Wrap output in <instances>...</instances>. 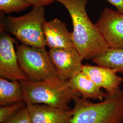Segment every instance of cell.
<instances>
[{
	"mask_svg": "<svg viewBox=\"0 0 123 123\" xmlns=\"http://www.w3.org/2000/svg\"><path fill=\"white\" fill-rule=\"evenodd\" d=\"M26 105V102L22 101L9 105L0 106V123H3L7 119L12 117Z\"/></svg>",
	"mask_w": 123,
	"mask_h": 123,
	"instance_id": "obj_16",
	"label": "cell"
},
{
	"mask_svg": "<svg viewBox=\"0 0 123 123\" xmlns=\"http://www.w3.org/2000/svg\"><path fill=\"white\" fill-rule=\"evenodd\" d=\"M26 1L31 5V6H49L52 4L55 0H26Z\"/></svg>",
	"mask_w": 123,
	"mask_h": 123,
	"instance_id": "obj_18",
	"label": "cell"
},
{
	"mask_svg": "<svg viewBox=\"0 0 123 123\" xmlns=\"http://www.w3.org/2000/svg\"><path fill=\"white\" fill-rule=\"evenodd\" d=\"M92 61L98 65L115 69L123 74V49L110 48Z\"/></svg>",
	"mask_w": 123,
	"mask_h": 123,
	"instance_id": "obj_14",
	"label": "cell"
},
{
	"mask_svg": "<svg viewBox=\"0 0 123 123\" xmlns=\"http://www.w3.org/2000/svg\"><path fill=\"white\" fill-rule=\"evenodd\" d=\"M114 5L116 7L117 11L123 14V0H105Z\"/></svg>",
	"mask_w": 123,
	"mask_h": 123,
	"instance_id": "obj_19",
	"label": "cell"
},
{
	"mask_svg": "<svg viewBox=\"0 0 123 123\" xmlns=\"http://www.w3.org/2000/svg\"><path fill=\"white\" fill-rule=\"evenodd\" d=\"M45 6H33L26 14L14 17L9 16L0 24V30L15 36L21 43L38 48L46 47L43 26L46 22Z\"/></svg>",
	"mask_w": 123,
	"mask_h": 123,
	"instance_id": "obj_4",
	"label": "cell"
},
{
	"mask_svg": "<svg viewBox=\"0 0 123 123\" xmlns=\"http://www.w3.org/2000/svg\"><path fill=\"white\" fill-rule=\"evenodd\" d=\"M82 71L99 88L105 89L108 93L115 92L123 82V78L117 75V71L110 68L85 64L83 65Z\"/></svg>",
	"mask_w": 123,
	"mask_h": 123,
	"instance_id": "obj_11",
	"label": "cell"
},
{
	"mask_svg": "<svg viewBox=\"0 0 123 123\" xmlns=\"http://www.w3.org/2000/svg\"><path fill=\"white\" fill-rule=\"evenodd\" d=\"M100 102L82 97L74 98L71 123H123V90L120 88Z\"/></svg>",
	"mask_w": 123,
	"mask_h": 123,
	"instance_id": "obj_2",
	"label": "cell"
},
{
	"mask_svg": "<svg viewBox=\"0 0 123 123\" xmlns=\"http://www.w3.org/2000/svg\"><path fill=\"white\" fill-rule=\"evenodd\" d=\"M17 42L3 30L0 36V77L10 81L29 80L18 64L14 49Z\"/></svg>",
	"mask_w": 123,
	"mask_h": 123,
	"instance_id": "obj_6",
	"label": "cell"
},
{
	"mask_svg": "<svg viewBox=\"0 0 123 123\" xmlns=\"http://www.w3.org/2000/svg\"><path fill=\"white\" fill-rule=\"evenodd\" d=\"M49 53L60 80L68 81L82 71L84 59L75 47L52 49Z\"/></svg>",
	"mask_w": 123,
	"mask_h": 123,
	"instance_id": "obj_7",
	"label": "cell"
},
{
	"mask_svg": "<svg viewBox=\"0 0 123 123\" xmlns=\"http://www.w3.org/2000/svg\"><path fill=\"white\" fill-rule=\"evenodd\" d=\"M19 82L26 104H42L70 110L69 104L75 98L81 97L78 91L69 87L68 81L59 79L39 82L23 80Z\"/></svg>",
	"mask_w": 123,
	"mask_h": 123,
	"instance_id": "obj_3",
	"label": "cell"
},
{
	"mask_svg": "<svg viewBox=\"0 0 123 123\" xmlns=\"http://www.w3.org/2000/svg\"><path fill=\"white\" fill-rule=\"evenodd\" d=\"M43 31L46 46L49 49H66L74 47L72 32L68 30L66 24L55 18L46 22Z\"/></svg>",
	"mask_w": 123,
	"mask_h": 123,
	"instance_id": "obj_10",
	"label": "cell"
},
{
	"mask_svg": "<svg viewBox=\"0 0 123 123\" xmlns=\"http://www.w3.org/2000/svg\"><path fill=\"white\" fill-rule=\"evenodd\" d=\"M32 123H71L74 110H66L45 105L26 104Z\"/></svg>",
	"mask_w": 123,
	"mask_h": 123,
	"instance_id": "obj_9",
	"label": "cell"
},
{
	"mask_svg": "<svg viewBox=\"0 0 123 123\" xmlns=\"http://www.w3.org/2000/svg\"><path fill=\"white\" fill-rule=\"evenodd\" d=\"M24 101L22 88L19 81L0 78V106L9 105Z\"/></svg>",
	"mask_w": 123,
	"mask_h": 123,
	"instance_id": "obj_13",
	"label": "cell"
},
{
	"mask_svg": "<svg viewBox=\"0 0 123 123\" xmlns=\"http://www.w3.org/2000/svg\"><path fill=\"white\" fill-rule=\"evenodd\" d=\"M2 123H32L26 105Z\"/></svg>",
	"mask_w": 123,
	"mask_h": 123,
	"instance_id": "obj_17",
	"label": "cell"
},
{
	"mask_svg": "<svg viewBox=\"0 0 123 123\" xmlns=\"http://www.w3.org/2000/svg\"><path fill=\"white\" fill-rule=\"evenodd\" d=\"M31 6L26 0H0V12L2 15L18 13Z\"/></svg>",
	"mask_w": 123,
	"mask_h": 123,
	"instance_id": "obj_15",
	"label": "cell"
},
{
	"mask_svg": "<svg viewBox=\"0 0 123 123\" xmlns=\"http://www.w3.org/2000/svg\"><path fill=\"white\" fill-rule=\"evenodd\" d=\"M55 0L62 5L70 16L73 43L84 60L92 59L110 49L99 29L88 16V0Z\"/></svg>",
	"mask_w": 123,
	"mask_h": 123,
	"instance_id": "obj_1",
	"label": "cell"
},
{
	"mask_svg": "<svg viewBox=\"0 0 123 123\" xmlns=\"http://www.w3.org/2000/svg\"><path fill=\"white\" fill-rule=\"evenodd\" d=\"M16 53L20 68L29 80L39 82L59 79L49 52L45 48L21 44L17 47Z\"/></svg>",
	"mask_w": 123,
	"mask_h": 123,
	"instance_id": "obj_5",
	"label": "cell"
},
{
	"mask_svg": "<svg viewBox=\"0 0 123 123\" xmlns=\"http://www.w3.org/2000/svg\"><path fill=\"white\" fill-rule=\"evenodd\" d=\"M109 48L123 49V14L105 8L95 24Z\"/></svg>",
	"mask_w": 123,
	"mask_h": 123,
	"instance_id": "obj_8",
	"label": "cell"
},
{
	"mask_svg": "<svg viewBox=\"0 0 123 123\" xmlns=\"http://www.w3.org/2000/svg\"><path fill=\"white\" fill-rule=\"evenodd\" d=\"M68 84L69 87L78 91L81 97L85 99L102 101L107 94L82 71L68 80Z\"/></svg>",
	"mask_w": 123,
	"mask_h": 123,
	"instance_id": "obj_12",
	"label": "cell"
}]
</instances>
